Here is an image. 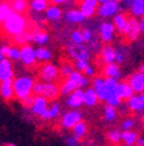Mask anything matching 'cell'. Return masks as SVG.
<instances>
[{"instance_id":"58","label":"cell","mask_w":144,"mask_h":146,"mask_svg":"<svg viewBox=\"0 0 144 146\" xmlns=\"http://www.w3.org/2000/svg\"><path fill=\"white\" fill-rule=\"evenodd\" d=\"M38 1H48V0H38Z\"/></svg>"},{"instance_id":"10","label":"cell","mask_w":144,"mask_h":146,"mask_svg":"<svg viewBox=\"0 0 144 146\" xmlns=\"http://www.w3.org/2000/svg\"><path fill=\"white\" fill-rule=\"evenodd\" d=\"M90 84H91V88L93 89V91H95L96 95H97V98H99V100L103 102V103H105L107 97H108V86L105 84V78L101 74H100V76L96 74L95 77H92Z\"/></svg>"},{"instance_id":"1","label":"cell","mask_w":144,"mask_h":146,"mask_svg":"<svg viewBox=\"0 0 144 146\" xmlns=\"http://www.w3.org/2000/svg\"><path fill=\"white\" fill-rule=\"evenodd\" d=\"M29 30H30V20L26 15H20V13H12L0 26V31L12 39Z\"/></svg>"},{"instance_id":"22","label":"cell","mask_w":144,"mask_h":146,"mask_svg":"<svg viewBox=\"0 0 144 146\" xmlns=\"http://www.w3.org/2000/svg\"><path fill=\"white\" fill-rule=\"evenodd\" d=\"M62 9L57 5H48L44 11V20L48 22H59L62 18Z\"/></svg>"},{"instance_id":"38","label":"cell","mask_w":144,"mask_h":146,"mask_svg":"<svg viewBox=\"0 0 144 146\" xmlns=\"http://www.w3.org/2000/svg\"><path fill=\"white\" fill-rule=\"evenodd\" d=\"M5 59H8L11 63L16 64L20 61V47L16 44H9L8 46V50H7V55H5Z\"/></svg>"},{"instance_id":"23","label":"cell","mask_w":144,"mask_h":146,"mask_svg":"<svg viewBox=\"0 0 144 146\" xmlns=\"http://www.w3.org/2000/svg\"><path fill=\"white\" fill-rule=\"evenodd\" d=\"M100 58L103 64L116 63V51L112 44H103L100 48Z\"/></svg>"},{"instance_id":"28","label":"cell","mask_w":144,"mask_h":146,"mask_svg":"<svg viewBox=\"0 0 144 146\" xmlns=\"http://www.w3.org/2000/svg\"><path fill=\"white\" fill-rule=\"evenodd\" d=\"M68 78L72 82H74V85L77 86L78 89H86L90 86V78H87V77L84 76L83 73L81 72H77V70H74V72L70 74Z\"/></svg>"},{"instance_id":"41","label":"cell","mask_w":144,"mask_h":146,"mask_svg":"<svg viewBox=\"0 0 144 146\" xmlns=\"http://www.w3.org/2000/svg\"><path fill=\"white\" fill-rule=\"evenodd\" d=\"M74 70L75 69H74V67H73V64L70 63V61H64L60 67H59L60 77H64V78H68Z\"/></svg>"},{"instance_id":"13","label":"cell","mask_w":144,"mask_h":146,"mask_svg":"<svg viewBox=\"0 0 144 146\" xmlns=\"http://www.w3.org/2000/svg\"><path fill=\"white\" fill-rule=\"evenodd\" d=\"M65 106L69 110H79L83 106V89H77L65 98Z\"/></svg>"},{"instance_id":"49","label":"cell","mask_w":144,"mask_h":146,"mask_svg":"<svg viewBox=\"0 0 144 146\" xmlns=\"http://www.w3.org/2000/svg\"><path fill=\"white\" fill-rule=\"evenodd\" d=\"M8 46L9 43L5 42H0V61L5 59V55H7V50H8Z\"/></svg>"},{"instance_id":"36","label":"cell","mask_w":144,"mask_h":146,"mask_svg":"<svg viewBox=\"0 0 144 146\" xmlns=\"http://www.w3.org/2000/svg\"><path fill=\"white\" fill-rule=\"evenodd\" d=\"M118 94L122 100H127L134 95V91L126 81H118Z\"/></svg>"},{"instance_id":"27","label":"cell","mask_w":144,"mask_h":146,"mask_svg":"<svg viewBox=\"0 0 144 146\" xmlns=\"http://www.w3.org/2000/svg\"><path fill=\"white\" fill-rule=\"evenodd\" d=\"M87 133H88L87 123L83 121V120H81L79 123H77V124L72 128V136L74 137L78 142L82 141V140H84L86 136H87Z\"/></svg>"},{"instance_id":"61","label":"cell","mask_w":144,"mask_h":146,"mask_svg":"<svg viewBox=\"0 0 144 146\" xmlns=\"http://www.w3.org/2000/svg\"><path fill=\"white\" fill-rule=\"evenodd\" d=\"M79 1H82V0H79Z\"/></svg>"},{"instance_id":"3","label":"cell","mask_w":144,"mask_h":146,"mask_svg":"<svg viewBox=\"0 0 144 146\" xmlns=\"http://www.w3.org/2000/svg\"><path fill=\"white\" fill-rule=\"evenodd\" d=\"M65 52L68 55V58L72 61H79V60H84V61H90L92 52L90 51L87 44H75L72 42H66L65 43Z\"/></svg>"},{"instance_id":"11","label":"cell","mask_w":144,"mask_h":146,"mask_svg":"<svg viewBox=\"0 0 144 146\" xmlns=\"http://www.w3.org/2000/svg\"><path fill=\"white\" fill-rule=\"evenodd\" d=\"M99 36L100 42L104 44H110L116 38V29H114L112 21H103L99 25Z\"/></svg>"},{"instance_id":"7","label":"cell","mask_w":144,"mask_h":146,"mask_svg":"<svg viewBox=\"0 0 144 146\" xmlns=\"http://www.w3.org/2000/svg\"><path fill=\"white\" fill-rule=\"evenodd\" d=\"M22 67L25 68H34L36 65L35 59V47L33 44H24L20 47V61Z\"/></svg>"},{"instance_id":"4","label":"cell","mask_w":144,"mask_h":146,"mask_svg":"<svg viewBox=\"0 0 144 146\" xmlns=\"http://www.w3.org/2000/svg\"><path fill=\"white\" fill-rule=\"evenodd\" d=\"M34 95H40V97L45 98L49 102H53L60 97V90H59V85L57 84H49V82H40L36 81L34 85L33 90Z\"/></svg>"},{"instance_id":"8","label":"cell","mask_w":144,"mask_h":146,"mask_svg":"<svg viewBox=\"0 0 144 146\" xmlns=\"http://www.w3.org/2000/svg\"><path fill=\"white\" fill-rule=\"evenodd\" d=\"M120 11H121L120 3L114 1V0H108V1H105L103 4H99L96 15L99 16V17L104 18L105 21H107L108 18H113L117 13H120Z\"/></svg>"},{"instance_id":"37","label":"cell","mask_w":144,"mask_h":146,"mask_svg":"<svg viewBox=\"0 0 144 146\" xmlns=\"http://www.w3.org/2000/svg\"><path fill=\"white\" fill-rule=\"evenodd\" d=\"M103 117H104L105 121H108V123L116 121L118 117L117 108H114V107H112V106H108V104H104V108H103Z\"/></svg>"},{"instance_id":"51","label":"cell","mask_w":144,"mask_h":146,"mask_svg":"<svg viewBox=\"0 0 144 146\" xmlns=\"http://www.w3.org/2000/svg\"><path fill=\"white\" fill-rule=\"evenodd\" d=\"M52 1V4L53 5H61V4H65V3H68V0H51Z\"/></svg>"},{"instance_id":"12","label":"cell","mask_w":144,"mask_h":146,"mask_svg":"<svg viewBox=\"0 0 144 146\" xmlns=\"http://www.w3.org/2000/svg\"><path fill=\"white\" fill-rule=\"evenodd\" d=\"M30 38L31 43L35 44L36 47H44L51 40V36H49L48 31L44 30L43 27H34L33 30H30Z\"/></svg>"},{"instance_id":"5","label":"cell","mask_w":144,"mask_h":146,"mask_svg":"<svg viewBox=\"0 0 144 146\" xmlns=\"http://www.w3.org/2000/svg\"><path fill=\"white\" fill-rule=\"evenodd\" d=\"M38 78L40 82H49V84H56L60 80V72L59 67L53 63H44L40 64L38 68Z\"/></svg>"},{"instance_id":"43","label":"cell","mask_w":144,"mask_h":146,"mask_svg":"<svg viewBox=\"0 0 144 146\" xmlns=\"http://www.w3.org/2000/svg\"><path fill=\"white\" fill-rule=\"evenodd\" d=\"M136 125V120L131 116H127L121 121V129L122 131H132Z\"/></svg>"},{"instance_id":"34","label":"cell","mask_w":144,"mask_h":146,"mask_svg":"<svg viewBox=\"0 0 144 146\" xmlns=\"http://www.w3.org/2000/svg\"><path fill=\"white\" fill-rule=\"evenodd\" d=\"M77 86L74 85V82H72L69 78H64L61 81V84L59 85V90H60V95L62 97H68L70 93H73L74 90H77Z\"/></svg>"},{"instance_id":"24","label":"cell","mask_w":144,"mask_h":146,"mask_svg":"<svg viewBox=\"0 0 144 146\" xmlns=\"http://www.w3.org/2000/svg\"><path fill=\"white\" fill-rule=\"evenodd\" d=\"M35 59H36V63L39 64L49 63L53 59V52L47 46H44V47H35Z\"/></svg>"},{"instance_id":"44","label":"cell","mask_w":144,"mask_h":146,"mask_svg":"<svg viewBox=\"0 0 144 146\" xmlns=\"http://www.w3.org/2000/svg\"><path fill=\"white\" fill-rule=\"evenodd\" d=\"M69 42L75 43V44H82V43H83V39H82L81 29H74V30L70 31Z\"/></svg>"},{"instance_id":"46","label":"cell","mask_w":144,"mask_h":146,"mask_svg":"<svg viewBox=\"0 0 144 146\" xmlns=\"http://www.w3.org/2000/svg\"><path fill=\"white\" fill-rule=\"evenodd\" d=\"M90 61H84V60H79V61H74V64H73V67H74V69L77 70V72H81L83 73V70L86 69V68L90 65Z\"/></svg>"},{"instance_id":"14","label":"cell","mask_w":144,"mask_h":146,"mask_svg":"<svg viewBox=\"0 0 144 146\" xmlns=\"http://www.w3.org/2000/svg\"><path fill=\"white\" fill-rule=\"evenodd\" d=\"M129 21H130V17L126 13H121V12L117 13L113 17V21H112L114 29H116V33H118L122 36L126 35L127 27H129Z\"/></svg>"},{"instance_id":"54","label":"cell","mask_w":144,"mask_h":146,"mask_svg":"<svg viewBox=\"0 0 144 146\" xmlns=\"http://www.w3.org/2000/svg\"><path fill=\"white\" fill-rule=\"evenodd\" d=\"M138 72L140 73V74H143V76H144V63L139 65V68H138Z\"/></svg>"},{"instance_id":"60","label":"cell","mask_w":144,"mask_h":146,"mask_svg":"<svg viewBox=\"0 0 144 146\" xmlns=\"http://www.w3.org/2000/svg\"><path fill=\"white\" fill-rule=\"evenodd\" d=\"M68 1H73V0H68Z\"/></svg>"},{"instance_id":"26","label":"cell","mask_w":144,"mask_h":146,"mask_svg":"<svg viewBox=\"0 0 144 146\" xmlns=\"http://www.w3.org/2000/svg\"><path fill=\"white\" fill-rule=\"evenodd\" d=\"M99 98L96 95V93L93 91L92 88H86L83 89V106L88 107V108H92V107H96L99 104Z\"/></svg>"},{"instance_id":"47","label":"cell","mask_w":144,"mask_h":146,"mask_svg":"<svg viewBox=\"0 0 144 146\" xmlns=\"http://www.w3.org/2000/svg\"><path fill=\"white\" fill-rule=\"evenodd\" d=\"M83 74L87 77V78H92V77L96 76V68L90 64V65H88V67L83 70Z\"/></svg>"},{"instance_id":"32","label":"cell","mask_w":144,"mask_h":146,"mask_svg":"<svg viewBox=\"0 0 144 146\" xmlns=\"http://www.w3.org/2000/svg\"><path fill=\"white\" fill-rule=\"evenodd\" d=\"M129 9L134 18H141L144 16V0H131Z\"/></svg>"},{"instance_id":"2","label":"cell","mask_w":144,"mask_h":146,"mask_svg":"<svg viewBox=\"0 0 144 146\" xmlns=\"http://www.w3.org/2000/svg\"><path fill=\"white\" fill-rule=\"evenodd\" d=\"M35 77L29 74V73H22L14 76L12 80V86H13V93H14V98L18 102H22L24 99L31 97L34 90V85H35Z\"/></svg>"},{"instance_id":"53","label":"cell","mask_w":144,"mask_h":146,"mask_svg":"<svg viewBox=\"0 0 144 146\" xmlns=\"http://www.w3.org/2000/svg\"><path fill=\"white\" fill-rule=\"evenodd\" d=\"M139 25H140V29H141V33H144V16L139 20Z\"/></svg>"},{"instance_id":"45","label":"cell","mask_w":144,"mask_h":146,"mask_svg":"<svg viewBox=\"0 0 144 146\" xmlns=\"http://www.w3.org/2000/svg\"><path fill=\"white\" fill-rule=\"evenodd\" d=\"M81 33H82V39H83L84 44H88V43L93 39V31L91 30L90 27H83V29H81Z\"/></svg>"},{"instance_id":"33","label":"cell","mask_w":144,"mask_h":146,"mask_svg":"<svg viewBox=\"0 0 144 146\" xmlns=\"http://www.w3.org/2000/svg\"><path fill=\"white\" fill-rule=\"evenodd\" d=\"M9 4L13 13L25 15L26 11H29V0H11Z\"/></svg>"},{"instance_id":"59","label":"cell","mask_w":144,"mask_h":146,"mask_svg":"<svg viewBox=\"0 0 144 146\" xmlns=\"http://www.w3.org/2000/svg\"><path fill=\"white\" fill-rule=\"evenodd\" d=\"M107 146H114V145H107Z\"/></svg>"},{"instance_id":"31","label":"cell","mask_w":144,"mask_h":146,"mask_svg":"<svg viewBox=\"0 0 144 146\" xmlns=\"http://www.w3.org/2000/svg\"><path fill=\"white\" fill-rule=\"evenodd\" d=\"M114 51H116V64L121 65L127 63V60L130 59V51L127 46L118 44L117 47H114Z\"/></svg>"},{"instance_id":"6","label":"cell","mask_w":144,"mask_h":146,"mask_svg":"<svg viewBox=\"0 0 144 146\" xmlns=\"http://www.w3.org/2000/svg\"><path fill=\"white\" fill-rule=\"evenodd\" d=\"M83 117V113L79 110H68L64 113H61L60 119V128L64 131H72V128L74 127L77 123H79Z\"/></svg>"},{"instance_id":"40","label":"cell","mask_w":144,"mask_h":146,"mask_svg":"<svg viewBox=\"0 0 144 146\" xmlns=\"http://www.w3.org/2000/svg\"><path fill=\"white\" fill-rule=\"evenodd\" d=\"M105 137L107 140L109 141L110 145L117 146L121 143V131L117 129V128H113V129H109L107 133H105Z\"/></svg>"},{"instance_id":"39","label":"cell","mask_w":144,"mask_h":146,"mask_svg":"<svg viewBox=\"0 0 144 146\" xmlns=\"http://www.w3.org/2000/svg\"><path fill=\"white\" fill-rule=\"evenodd\" d=\"M12 13V8H11V4L8 0H1L0 1V26Z\"/></svg>"},{"instance_id":"15","label":"cell","mask_w":144,"mask_h":146,"mask_svg":"<svg viewBox=\"0 0 144 146\" xmlns=\"http://www.w3.org/2000/svg\"><path fill=\"white\" fill-rule=\"evenodd\" d=\"M16 76L14 64L11 63L8 59L0 61V82L4 81H12Z\"/></svg>"},{"instance_id":"52","label":"cell","mask_w":144,"mask_h":146,"mask_svg":"<svg viewBox=\"0 0 144 146\" xmlns=\"http://www.w3.org/2000/svg\"><path fill=\"white\" fill-rule=\"evenodd\" d=\"M136 145L138 146H144V137L143 136L138 137V140H136Z\"/></svg>"},{"instance_id":"50","label":"cell","mask_w":144,"mask_h":146,"mask_svg":"<svg viewBox=\"0 0 144 146\" xmlns=\"http://www.w3.org/2000/svg\"><path fill=\"white\" fill-rule=\"evenodd\" d=\"M33 99H34V95H31V97H29V98H26V99H24V100H22V102H21V104L25 107V108L27 110V108H29V107L31 106V103H33Z\"/></svg>"},{"instance_id":"42","label":"cell","mask_w":144,"mask_h":146,"mask_svg":"<svg viewBox=\"0 0 144 146\" xmlns=\"http://www.w3.org/2000/svg\"><path fill=\"white\" fill-rule=\"evenodd\" d=\"M13 44L21 47L24 44H31V38H30V30L26 31V33L21 34V35H17L13 38Z\"/></svg>"},{"instance_id":"57","label":"cell","mask_w":144,"mask_h":146,"mask_svg":"<svg viewBox=\"0 0 144 146\" xmlns=\"http://www.w3.org/2000/svg\"><path fill=\"white\" fill-rule=\"evenodd\" d=\"M5 146H16V145H14V143H7Z\"/></svg>"},{"instance_id":"56","label":"cell","mask_w":144,"mask_h":146,"mask_svg":"<svg viewBox=\"0 0 144 146\" xmlns=\"http://www.w3.org/2000/svg\"><path fill=\"white\" fill-rule=\"evenodd\" d=\"M114 1H117V3H123V1H126V0H114Z\"/></svg>"},{"instance_id":"62","label":"cell","mask_w":144,"mask_h":146,"mask_svg":"<svg viewBox=\"0 0 144 146\" xmlns=\"http://www.w3.org/2000/svg\"><path fill=\"white\" fill-rule=\"evenodd\" d=\"M135 146H138V145H135Z\"/></svg>"},{"instance_id":"21","label":"cell","mask_w":144,"mask_h":146,"mask_svg":"<svg viewBox=\"0 0 144 146\" xmlns=\"http://www.w3.org/2000/svg\"><path fill=\"white\" fill-rule=\"evenodd\" d=\"M61 113H62V106H61V103L57 102V100H53V102L49 103V106H48L47 112L43 116V120H44V121H53V120L60 117Z\"/></svg>"},{"instance_id":"9","label":"cell","mask_w":144,"mask_h":146,"mask_svg":"<svg viewBox=\"0 0 144 146\" xmlns=\"http://www.w3.org/2000/svg\"><path fill=\"white\" fill-rule=\"evenodd\" d=\"M48 106H49V102H48L45 98L40 97V95H34L33 103H31V106L27 108V111H29L33 116L43 120V116H44L45 112H47Z\"/></svg>"},{"instance_id":"18","label":"cell","mask_w":144,"mask_h":146,"mask_svg":"<svg viewBox=\"0 0 144 146\" xmlns=\"http://www.w3.org/2000/svg\"><path fill=\"white\" fill-rule=\"evenodd\" d=\"M101 76L104 77V78H110V80L120 81L121 77H122V70H121L120 65L116 63L104 64L101 68Z\"/></svg>"},{"instance_id":"63","label":"cell","mask_w":144,"mask_h":146,"mask_svg":"<svg viewBox=\"0 0 144 146\" xmlns=\"http://www.w3.org/2000/svg\"><path fill=\"white\" fill-rule=\"evenodd\" d=\"M143 94H144V93H143Z\"/></svg>"},{"instance_id":"19","label":"cell","mask_w":144,"mask_h":146,"mask_svg":"<svg viewBox=\"0 0 144 146\" xmlns=\"http://www.w3.org/2000/svg\"><path fill=\"white\" fill-rule=\"evenodd\" d=\"M141 29H140V25H139V20L134 17H130V21H129V27H127V31H126V35L125 38H127L129 42H135L140 38L141 35Z\"/></svg>"},{"instance_id":"20","label":"cell","mask_w":144,"mask_h":146,"mask_svg":"<svg viewBox=\"0 0 144 146\" xmlns=\"http://www.w3.org/2000/svg\"><path fill=\"white\" fill-rule=\"evenodd\" d=\"M97 7H99V4H97L96 0H82V1H79L78 9L81 11L82 15L84 16V18L87 20V18H91L96 15Z\"/></svg>"},{"instance_id":"25","label":"cell","mask_w":144,"mask_h":146,"mask_svg":"<svg viewBox=\"0 0 144 146\" xmlns=\"http://www.w3.org/2000/svg\"><path fill=\"white\" fill-rule=\"evenodd\" d=\"M64 20L70 25H81L86 21V18H84V16L81 13V11H79V9H74V8L69 9V11L64 15Z\"/></svg>"},{"instance_id":"29","label":"cell","mask_w":144,"mask_h":146,"mask_svg":"<svg viewBox=\"0 0 144 146\" xmlns=\"http://www.w3.org/2000/svg\"><path fill=\"white\" fill-rule=\"evenodd\" d=\"M138 132L136 131H121V143L122 146H135L138 140Z\"/></svg>"},{"instance_id":"17","label":"cell","mask_w":144,"mask_h":146,"mask_svg":"<svg viewBox=\"0 0 144 146\" xmlns=\"http://www.w3.org/2000/svg\"><path fill=\"white\" fill-rule=\"evenodd\" d=\"M127 84L132 89L134 94H141L144 93V76L136 70V72L131 73L127 78Z\"/></svg>"},{"instance_id":"48","label":"cell","mask_w":144,"mask_h":146,"mask_svg":"<svg viewBox=\"0 0 144 146\" xmlns=\"http://www.w3.org/2000/svg\"><path fill=\"white\" fill-rule=\"evenodd\" d=\"M64 142H65L66 146H78L79 145V142L75 140L72 134H70V136H65V137H64Z\"/></svg>"},{"instance_id":"35","label":"cell","mask_w":144,"mask_h":146,"mask_svg":"<svg viewBox=\"0 0 144 146\" xmlns=\"http://www.w3.org/2000/svg\"><path fill=\"white\" fill-rule=\"evenodd\" d=\"M48 5H49L48 1H38V0H30L29 1V9H30L31 13H34V15H42V13H44V11L47 9Z\"/></svg>"},{"instance_id":"16","label":"cell","mask_w":144,"mask_h":146,"mask_svg":"<svg viewBox=\"0 0 144 146\" xmlns=\"http://www.w3.org/2000/svg\"><path fill=\"white\" fill-rule=\"evenodd\" d=\"M127 108L134 113L144 115V94H134L131 98L126 100Z\"/></svg>"},{"instance_id":"55","label":"cell","mask_w":144,"mask_h":146,"mask_svg":"<svg viewBox=\"0 0 144 146\" xmlns=\"http://www.w3.org/2000/svg\"><path fill=\"white\" fill-rule=\"evenodd\" d=\"M96 1H97V4H103L105 1H108V0H96Z\"/></svg>"},{"instance_id":"30","label":"cell","mask_w":144,"mask_h":146,"mask_svg":"<svg viewBox=\"0 0 144 146\" xmlns=\"http://www.w3.org/2000/svg\"><path fill=\"white\" fill-rule=\"evenodd\" d=\"M0 98L5 102L14 99V93H13L12 81H4L0 82Z\"/></svg>"}]
</instances>
